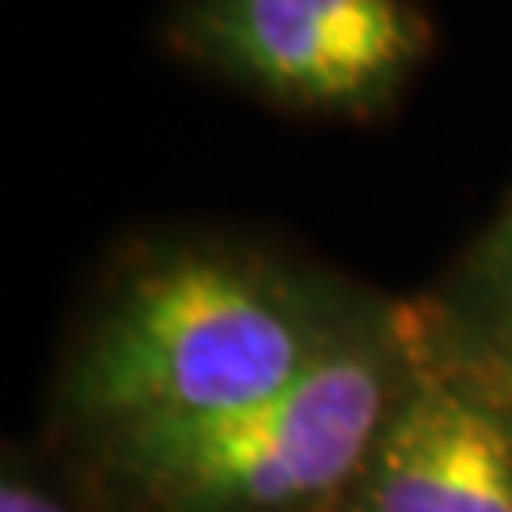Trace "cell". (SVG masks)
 <instances>
[{
  "label": "cell",
  "mask_w": 512,
  "mask_h": 512,
  "mask_svg": "<svg viewBox=\"0 0 512 512\" xmlns=\"http://www.w3.org/2000/svg\"><path fill=\"white\" fill-rule=\"evenodd\" d=\"M482 274H486V281H490V289H494L497 300L512 308V213L505 217L501 232L490 239V247H486Z\"/></svg>",
  "instance_id": "obj_5"
},
{
  "label": "cell",
  "mask_w": 512,
  "mask_h": 512,
  "mask_svg": "<svg viewBox=\"0 0 512 512\" xmlns=\"http://www.w3.org/2000/svg\"><path fill=\"white\" fill-rule=\"evenodd\" d=\"M171 54L304 114H384L433 50L414 0H179Z\"/></svg>",
  "instance_id": "obj_3"
},
{
  "label": "cell",
  "mask_w": 512,
  "mask_h": 512,
  "mask_svg": "<svg viewBox=\"0 0 512 512\" xmlns=\"http://www.w3.org/2000/svg\"><path fill=\"white\" fill-rule=\"evenodd\" d=\"M338 334L311 293L266 262L171 251L122 281L76 387L122 429L220 418L293 384Z\"/></svg>",
  "instance_id": "obj_1"
},
{
  "label": "cell",
  "mask_w": 512,
  "mask_h": 512,
  "mask_svg": "<svg viewBox=\"0 0 512 512\" xmlns=\"http://www.w3.org/2000/svg\"><path fill=\"white\" fill-rule=\"evenodd\" d=\"M387 361L338 334L293 384L220 418L122 429V463L156 497L190 512L289 509L342 486L376 448Z\"/></svg>",
  "instance_id": "obj_2"
},
{
  "label": "cell",
  "mask_w": 512,
  "mask_h": 512,
  "mask_svg": "<svg viewBox=\"0 0 512 512\" xmlns=\"http://www.w3.org/2000/svg\"><path fill=\"white\" fill-rule=\"evenodd\" d=\"M0 512H69V509L57 505L54 497L23 486V482H4V490H0Z\"/></svg>",
  "instance_id": "obj_6"
},
{
  "label": "cell",
  "mask_w": 512,
  "mask_h": 512,
  "mask_svg": "<svg viewBox=\"0 0 512 512\" xmlns=\"http://www.w3.org/2000/svg\"><path fill=\"white\" fill-rule=\"evenodd\" d=\"M368 505L372 512H512V425L467 387L421 384L376 437Z\"/></svg>",
  "instance_id": "obj_4"
}]
</instances>
